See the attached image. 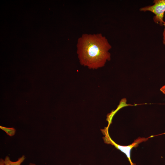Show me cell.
Instances as JSON below:
<instances>
[{
  "instance_id": "cell-6",
  "label": "cell",
  "mask_w": 165,
  "mask_h": 165,
  "mask_svg": "<svg viewBox=\"0 0 165 165\" xmlns=\"http://www.w3.org/2000/svg\"><path fill=\"white\" fill-rule=\"evenodd\" d=\"M160 90L163 94H165V85L160 89Z\"/></svg>"
},
{
  "instance_id": "cell-4",
  "label": "cell",
  "mask_w": 165,
  "mask_h": 165,
  "mask_svg": "<svg viewBox=\"0 0 165 165\" xmlns=\"http://www.w3.org/2000/svg\"><path fill=\"white\" fill-rule=\"evenodd\" d=\"M0 128L10 137L13 136L16 132V130L13 127H7L0 126Z\"/></svg>"
},
{
  "instance_id": "cell-1",
  "label": "cell",
  "mask_w": 165,
  "mask_h": 165,
  "mask_svg": "<svg viewBox=\"0 0 165 165\" xmlns=\"http://www.w3.org/2000/svg\"><path fill=\"white\" fill-rule=\"evenodd\" d=\"M77 48L81 64L90 69L102 67L110 60L112 46L101 33L83 34L78 39Z\"/></svg>"
},
{
  "instance_id": "cell-2",
  "label": "cell",
  "mask_w": 165,
  "mask_h": 165,
  "mask_svg": "<svg viewBox=\"0 0 165 165\" xmlns=\"http://www.w3.org/2000/svg\"><path fill=\"white\" fill-rule=\"evenodd\" d=\"M153 5L140 8V11H150L155 14L153 17L154 22L160 26L163 25L164 14L165 12V0H154Z\"/></svg>"
},
{
  "instance_id": "cell-9",
  "label": "cell",
  "mask_w": 165,
  "mask_h": 165,
  "mask_svg": "<svg viewBox=\"0 0 165 165\" xmlns=\"http://www.w3.org/2000/svg\"><path fill=\"white\" fill-rule=\"evenodd\" d=\"M164 134H165V133Z\"/></svg>"
},
{
  "instance_id": "cell-8",
  "label": "cell",
  "mask_w": 165,
  "mask_h": 165,
  "mask_svg": "<svg viewBox=\"0 0 165 165\" xmlns=\"http://www.w3.org/2000/svg\"><path fill=\"white\" fill-rule=\"evenodd\" d=\"M29 165H36L34 163H30Z\"/></svg>"
},
{
  "instance_id": "cell-5",
  "label": "cell",
  "mask_w": 165,
  "mask_h": 165,
  "mask_svg": "<svg viewBox=\"0 0 165 165\" xmlns=\"http://www.w3.org/2000/svg\"><path fill=\"white\" fill-rule=\"evenodd\" d=\"M163 25L164 27V29L163 33V44L165 45V21L163 24Z\"/></svg>"
},
{
  "instance_id": "cell-3",
  "label": "cell",
  "mask_w": 165,
  "mask_h": 165,
  "mask_svg": "<svg viewBox=\"0 0 165 165\" xmlns=\"http://www.w3.org/2000/svg\"><path fill=\"white\" fill-rule=\"evenodd\" d=\"M25 159V156L23 155L19 158L17 161H11L8 156H6L4 160L5 165H21Z\"/></svg>"
},
{
  "instance_id": "cell-7",
  "label": "cell",
  "mask_w": 165,
  "mask_h": 165,
  "mask_svg": "<svg viewBox=\"0 0 165 165\" xmlns=\"http://www.w3.org/2000/svg\"><path fill=\"white\" fill-rule=\"evenodd\" d=\"M0 165H5L4 160L2 158L0 159Z\"/></svg>"
}]
</instances>
